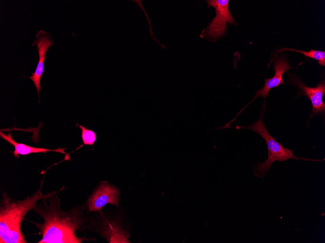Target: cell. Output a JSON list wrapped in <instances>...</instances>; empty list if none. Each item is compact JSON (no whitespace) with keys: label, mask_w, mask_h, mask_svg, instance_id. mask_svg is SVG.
Instances as JSON below:
<instances>
[{"label":"cell","mask_w":325,"mask_h":243,"mask_svg":"<svg viewBox=\"0 0 325 243\" xmlns=\"http://www.w3.org/2000/svg\"><path fill=\"white\" fill-rule=\"evenodd\" d=\"M0 136L1 138L7 141L8 143L14 146L15 150L12 153H13L14 156L17 158L18 157L19 155H26L31 153H45L46 152L49 151L58 152L63 154H67V153L64 151V149L65 148H59L55 149H51L43 147H33L23 143H17L13 139L10 132H9L8 134H5L0 131Z\"/></svg>","instance_id":"10"},{"label":"cell","mask_w":325,"mask_h":243,"mask_svg":"<svg viewBox=\"0 0 325 243\" xmlns=\"http://www.w3.org/2000/svg\"><path fill=\"white\" fill-rule=\"evenodd\" d=\"M75 125L79 127L81 130V138L83 143L82 146L85 145L93 146L96 140L95 132L90 129H86L83 125L78 124H76Z\"/></svg>","instance_id":"12"},{"label":"cell","mask_w":325,"mask_h":243,"mask_svg":"<svg viewBox=\"0 0 325 243\" xmlns=\"http://www.w3.org/2000/svg\"><path fill=\"white\" fill-rule=\"evenodd\" d=\"M291 68L290 65L286 58L283 57L277 58L274 62L273 69L275 72L274 75L271 78L265 79V83L263 87L256 91L254 98L238 113L235 117L256 98L262 97L263 99H265L271 89L277 87L281 84L285 83L283 80V75L285 72H287ZM235 118L233 120H235Z\"/></svg>","instance_id":"7"},{"label":"cell","mask_w":325,"mask_h":243,"mask_svg":"<svg viewBox=\"0 0 325 243\" xmlns=\"http://www.w3.org/2000/svg\"><path fill=\"white\" fill-rule=\"evenodd\" d=\"M100 233L109 243H130L128 240V235L121 229L116 223L103 220Z\"/></svg>","instance_id":"9"},{"label":"cell","mask_w":325,"mask_h":243,"mask_svg":"<svg viewBox=\"0 0 325 243\" xmlns=\"http://www.w3.org/2000/svg\"><path fill=\"white\" fill-rule=\"evenodd\" d=\"M40 188L32 195L22 200H17L2 191L0 204V243H28L21 230L22 221L27 212L46 195Z\"/></svg>","instance_id":"2"},{"label":"cell","mask_w":325,"mask_h":243,"mask_svg":"<svg viewBox=\"0 0 325 243\" xmlns=\"http://www.w3.org/2000/svg\"><path fill=\"white\" fill-rule=\"evenodd\" d=\"M284 50H290L303 54L305 56L318 61V64L321 66L325 65V51L311 49L308 51H303L290 48H283L277 51V53Z\"/></svg>","instance_id":"11"},{"label":"cell","mask_w":325,"mask_h":243,"mask_svg":"<svg viewBox=\"0 0 325 243\" xmlns=\"http://www.w3.org/2000/svg\"><path fill=\"white\" fill-rule=\"evenodd\" d=\"M120 191L107 181H101L89 197L86 207L88 211H100L107 204L118 206L119 203Z\"/></svg>","instance_id":"5"},{"label":"cell","mask_w":325,"mask_h":243,"mask_svg":"<svg viewBox=\"0 0 325 243\" xmlns=\"http://www.w3.org/2000/svg\"><path fill=\"white\" fill-rule=\"evenodd\" d=\"M288 74L289 81L299 89L298 96H307L311 102L312 110L310 119L317 114L324 113L325 103L323 97L325 95V81L322 80L316 87H311L306 85L296 75Z\"/></svg>","instance_id":"6"},{"label":"cell","mask_w":325,"mask_h":243,"mask_svg":"<svg viewBox=\"0 0 325 243\" xmlns=\"http://www.w3.org/2000/svg\"><path fill=\"white\" fill-rule=\"evenodd\" d=\"M209 7L214 8L216 16L200 34L201 37L206 38L214 42L224 36L226 32V24H235L234 16L229 8L228 0H206Z\"/></svg>","instance_id":"4"},{"label":"cell","mask_w":325,"mask_h":243,"mask_svg":"<svg viewBox=\"0 0 325 243\" xmlns=\"http://www.w3.org/2000/svg\"><path fill=\"white\" fill-rule=\"evenodd\" d=\"M54 44V42L49 36V34L40 30L36 35V39L33 44L37 46L39 60L35 71L32 75L28 77L33 81L34 85L36 88L38 97L39 96L40 91L41 89L40 86V79L44 72V61L46 59L45 54L50 48Z\"/></svg>","instance_id":"8"},{"label":"cell","mask_w":325,"mask_h":243,"mask_svg":"<svg viewBox=\"0 0 325 243\" xmlns=\"http://www.w3.org/2000/svg\"><path fill=\"white\" fill-rule=\"evenodd\" d=\"M265 110V103L261 109L259 118L254 123L248 126H235L237 129H246L253 130L260 135L265 140L268 148V158L264 162L256 164L254 167V173L257 177H264L269 171L272 163L275 161L284 162L289 159L305 161H322V160L308 159L298 157L294 155L292 150L283 146L269 132L263 122Z\"/></svg>","instance_id":"3"},{"label":"cell","mask_w":325,"mask_h":243,"mask_svg":"<svg viewBox=\"0 0 325 243\" xmlns=\"http://www.w3.org/2000/svg\"><path fill=\"white\" fill-rule=\"evenodd\" d=\"M64 188L47 193L32 210L43 219L42 223L32 222L42 234L37 243H82L89 240L75 234L83 223L80 210L74 208L66 211L60 208L57 193Z\"/></svg>","instance_id":"1"}]
</instances>
